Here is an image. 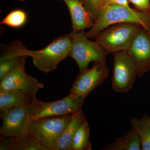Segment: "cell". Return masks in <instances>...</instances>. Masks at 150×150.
<instances>
[{"instance_id":"7402d4cb","label":"cell","mask_w":150,"mask_h":150,"mask_svg":"<svg viewBox=\"0 0 150 150\" xmlns=\"http://www.w3.org/2000/svg\"><path fill=\"white\" fill-rule=\"evenodd\" d=\"M137 11L150 13V0H129Z\"/></svg>"},{"instance_id":"ba28073f","label":"cell","mask_w":150,"mask_h":150,"mask_svg":"<svg viewBox=\"0 0 150 150\" xmlns=\"http://www.w3.org/2000/svg\"><path fill=\"white\" fill-rule=\"evenodd\" d=\"M108 74L109 69L106 61L94 62L91 68L80 73L75 79L70 94L86 97L104 81Z\"/></svg>"},{"instance_id":"d4e9b609","label":"cell","mask_w":150,"mask_h":150,"mask_svg":"<svg viewBox=\"0 0 150 150\" xmlns=\"http://www.w3.org/2000/svg\"></svg>"},{"instance_id":"4fadbf2b","label":"cell","mask_w":150,"mask_h":150,"mask_svg":"<svg viewBox=\"0 0 150 150\" xmlns=\"http://www.w3.org/2000/svg\"><path fill=\"white\" fill-rule=\"evenodd\" d=\"M61 1L66 4L69 11L73 31L80 32L92 27L93 23L90 15L81 0Z\"/></svg>"},{"instance_id":"cb8c5ba5","label":"cell","mask_w":150,"mask_h":150,"mask_svg":"<svg viewBox=\"0 0 150 150\" xmlns=\"http://www.w3.org/2000/svg\"><path fill=\"white\" fill-rule=\"evenodd\" d=\"M18 1H25V0H18Z\"/></svg>"},{"instance_id":"9a60e30c","label":"cell","mask_w":150,"mask_h":150,"mask_svg":"<svg viewBox=\"0 0 150 150\" xmlns=\"http://www.w3.org/2000/svg\"><path fill=\"white\" fill-rule=\"evenodd\" d=\"M34 100L21 91L0 89L1 112L7 111L16 106L24 105L27 107Z\"/></svg>"},{"instance_id":"8992f818","label":"cell","mask_w":150,"mask_h":150,"mask_svg":"<svg viewBox=\"0 0 150 150\" xmlns=\"http://www.w3.org/2000/svg\"><path fill=\"white\" fill-rule=\"evenodd\" d=\"M71 45L70 33L57 38L43 49L34 51L32 56L33 65L43 73L56 70L60 62L68 57Z\"/></svg>"},{"instance_id":"8fae6325","label":"cell","mask_w":150,"mask_h":150,"mask_svg":"<svg viewBox=\"0 0 150 150\" xmlns=\"http://www.w3.org/2000/svg\"><path fill=\"white\" fill-rule=\"evenodd\" d=\"M127 51L137 66L138 77L143 76L150 70V31L142 28L134 37Z\"/></svg>"},{"instance_id":"e0dca14e","label":"cell","mask_w":150,"mask_h":150,"mask_svg":"<svg viewBox=\"0 0 150 150\" xmlns=\"http://www.w3.org/2000/svg\"><path fill=\"white\" fill-rule=\"evenodd\" d=\"M103 150H140L142 145L139 137L133 128L118 137L114 142L106 144Z\"/></svg>"},{"instance_id":"5bb4252c","label":"cell","mask_w":150,"mask_h":150,"mask_svg":"<svg viewBox=\"0 0 150 150\" xmlns=\"http://www.w3.org/2000/svg\"><path fill=\"white\" fill-rule=\"evenodd\" d=\"M0 150H45L29 133L17 137H3L0 142Z\"/></svg>"},{"instance_id":"7a4b0ae2","label":"cell","mask_w":150,"mask_h":150,"mask_svg":"<svg viewBox=\"0 0 150 150\" xmlns=\"http://www.w3.org/2000/svg\"><path fill=\"white\" fill-rule=\"evenodd\" d=\"M72 116L31 120L28 132L37 140L45 150H57L58 140L69 123Z\"/></svg>"},{"instance_id":"2e32d148","label":"cell","mask_w":150,"mask_h":150,"mask_svg":"<svg viewBox=\"0 0 150 150\" xmlns=\"http://www.w3.org/2000/svg\"><path fill=\"white\" fill-rule=\"evenodd\" d=\"M86 118L82 109L73 114L69 125L59 137L57 142V150H72L73 138L81 124L86 119Z\"/></svg>"},{"instance_id":"6da1fadb","label":"cell","mask_w":150,"mask_h":150,"mask_svg":"<svg viewBox=\"0 0 150 150\" xmlns=\"http://www.w3.org/2000/svg\"><path fill=\"white\" fill-rule=\"evenodd\" d=\"M121 23H135L150 31V13L127 8L117 4L104 6L100 8L92 27L85 35L94 38L99 32L111 25Z\"/></svg>"},{"instance_id":"44dd1931","label":"cell","mask_w":150,"mask_h":150,"mask_svg":"<svg viewBox=\"0 0 150 150\" xmlns=\"http://www.w3.org/2000/svg\"><path fill=\"white\" fill-rule=\"evenodd\" d=\"M85 7L90 15L92 20L94 23L99 10L101 0H81Z\"/></svg>"},{"instance_id":"5b68a950","label":"cell","mask_w":150,"mask_h":150,"mask_svg":"<svg viewBox=\"0 0 150 150\" xmlns=\"http://www.w3.org/2000/svg\"><path fill=\"white\" fill-rule=\"evenodd\" d=\"M86 98L69 94L66 97L54 102H45L37 99L27 106V108L31 120L71 116L82 109Z\"/></svg>"},{"instance_id":"7c38bea8","label":"cell","mask_w":150,"mask_h":150,"mask_svg":"<svg viewBox=\"0 0 150 150\" xmlns=\"http://www.w3.org/2000/svg\"><path fill=\"white\" fill-rule=\"evenodd\" d=\"M0 80L14 70L25 56L32 57L34 51L28 50L19 41L1 45Z\"/></svg>"},{"instance_id":"52a82bcc","label":"cell","mask_w":150,"mask_h":150,"mask_svg":"<svg viewBox=\"0 0 150 150\" xmlns=\"http://www.w3.org/2000/svg\"><path fill=\"white\" fill-rule=\"evenodd\" d=\"M113 55L112 88L117 92H128L133 88L138 77L137 66L127 51H120Z\"/></svg>"},{"instance_id":"9c48e42d","label":"cell","mask_w":150,"mask_h":150,"mask_svg":"<svg viewBox=\"0 0 150 150\" xmlns=\"http://www.w3.org/2000/svg\"><path fill=\"white\" fill-rule=\"evenodd\" d=\"M27 57H24L20 64L1 81L0 89L21 91L36 100L37 92L44 87V84L26 73L25 64Z\"/></svg>"},{"instance_id":"3957f363","label":"cell","mask_w":150,"mask_h":150,"mask_svg":"<svg viewBox=\"0 0 150 150\" xmlns=\"http://www.w3.org/2000/svg\"><path fill=\"white\" fill-rule=\"evenodd\" d=\"M143 28L135 23H118L107 27L94 38L108 54L127 51L134 37Z\"/></svg>"},{"instance_id":"ffe728a7","label":"cell","mask_w":150,"mask_h":150,"mask_svg":"<svg viewBox=\"0 0 150 150\" xmlns=\"http://www.w3.org/2000/svg\"><path fill=\"white\" fill-rule=\"evenodd\" d=\"M27 19V14L24 11L20 9L15 10L9 13L0 23L13 28H18L25 24Z\"/></svg>"},{"instance_id":"603a6c76","label":"cell","mask_w":150,"mask_h":150,"mask_svg":"<svg viewBox=\"0 0 150 150\" xmlns=\"http://www.w3.org/2000/svg\"><path fill=\"white\" fill-rule=\"evenodd\" d=\"M129 4V0H101L99 9L102 7L110 4L119 5L132 9L133 8L130 6Z\"/></svg>"},{"instance_id":"30bf717a","label":"cell","mask_w":150,"mask_h":150,"mask_svg":"<svg viewBox=\"0 0 150 150\" xmlns=\"http://www.w3.org/2000/svg\"><path fill=\"white\" fill-rule=\"evenodd\" d=\"M0 116L3 121L0 134L3 137H17L28 133L31 119L26 106H16L1 112Z\"/></svg>"},{"instance_id":"ac0fdd59","label":"cell","mask_w":150,"mask_h":150,"mask_svg":"<svg viewBox=\"0 0 150 150\" xmlns=\"http://www.w3.org/2000/svg\"><path fill=\"white\" fill-rule=\"evenodd\" d=\"M132 128L139 137L142 150H150V118L144 115L141 119L133 117L130 120Z\"/></svg>"},{"instance_id":"277c9868","label":"cell","mask_w":150,"mask_h":150,"mask_svg":"<svg viewBox=\"0 0 150 150\" xmlns=\"http://www.w3.org/2000/svg\"><path fill=\"white\" fill-rule=\"evenodd\" d=\"M72 38L71 48L68 57L77 64L80 73L88 69L92 62L105 61L108 53L100 44L88 40L84 30L70 33Z\"/></svg>"},{"instance_id":"d6986e66","label":"cell","mask_w":150,"mask_h":150,"mask_svg":"<svg viewBox=\"0 0 150 150\" xmlns=\"http://www.w3.org/2000/svg\"><path fill=\"white\" fill-rule=\"evenodd\" d=\"M72 150H91L89 127L86 119L81 123L72 142Z\"/></svg>"}]
</instances>
